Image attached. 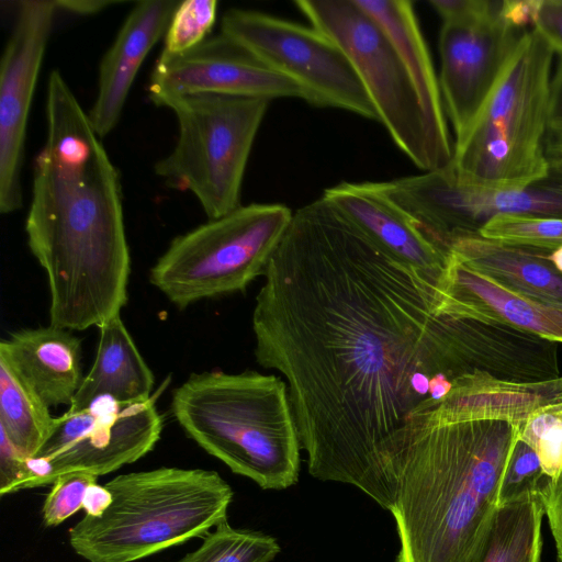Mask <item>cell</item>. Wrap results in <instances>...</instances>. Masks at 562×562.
I'll list each match as a JSON object with an SVG mask.
<instances>
[{
  "label": "cell",
  "instance_id": "obj_1",
  "mask_svg": "<svg viewBox=\"0 0 562 562\" xmlns=\"http://www.w3.org/2000/svg\"><path fill=\"white\" fill-rule=\"evenodd\" d=\"M263 278L255 357L285 378L308 473L369 495L378 446L462 375L460 318L323 195L293 212Z\"/></svg>",
  "mask_w": 562,
  "mask_h": 562
},
{
  "label": "cell",
  "instance_id": "obj_2",
  "mask_svg": "<svg viewBox=\"0 0 562 562\" xmlns=\"http://www.w3.org/2000/svg\"><path fill=\"white\" fill-rule=\"evenodd\" d=\"M25 233L47 274L50 325L83 330L120 315L131 272L120 175L58 70L47 80Z\"/></svg>",
  "mask_w": 562,
  "mask_h": 562
},
{
  "label": "cell",
  "instance_id": "obj_3",
  "mask_svg": "<svg viewBox=\"0 0 562 562\" xmlns=\"http://www.w3.org/2000/svg\"><path fill=\"white\" fill-rule=\"evenodd\" d=\"M519 427L414 411L376 448L370 498L392 513L396 562H483Z\"/></svg>",
  "mask_w": 562,
  "mask_h": 562
},
{
  "label": "cell",
  "instance_id": "obj_4",
  "mask_svg": "<svg viewBox=\"0 0 562 562\" xmlns=\"http://www.w3.org/2000/svg\"><path fill=\"white\" fill-rule=\"evenodd\" d=\"M171 412L199 447L262 490L297 482L302 447L280 376L252 370L194 372L173 390Z\"/></svg>",
  "mask_w": 562,
  "mask_h": 562
},
{
  "label": "cell",
  "instance_id": "obj_5",
  "mask_svg": "<svg viewBox=\"0 0 562 562\" xmlns=\"http://www.w3.org/2000/svg\"><path fill=\"white\" fill-rule=\"evenodd\" d=\"M104 486L112 496L102 515H85L69 544L88 562H134L227 519L233 490L215 471L161 467L121 474Z\"/></svg>",
  "mask_w": 562,
  "mask_h": 562
},
{
  "label": "cell",
  "instance_id": "obj_6",
  "mask_svg": "<svg viewBox=\"0 0 562 562\" xmlns=\"http://www.w3.org/2000/svg\"><path fill=\"white\" fill-rule=\"evenodd\" d=\"M553 55L533 29L520 36L486 102L454 142L448 169L457 181L516 189L548 175L544 140Z\"/></svg>",
  "mask_w": 562,
  "mask_h": 562
},
{
  "label": "cell",
  "instance_id": "obj_7",
  "mask_svg": "<svg viewBox=\"0 0 562 562\" xmlns=\"http://www.w3.org/2000/svg\"><path fill=\"white\" fill-rule=\"evenodd\" d=\"M270 101L226 94L171 100L178 122L172 150L155 164L167 186L191 192L209 220L239 207L247 161Z\"/></svg>",
  "mask_w": 562,
  "mask_h": 562
},
{
  "label": "cell",
  "instance_id": "obj_8",
  "mask_svg": "<svg viewBox=\"0 0 562 562\" xmlns=\"http://www.w3.org/2000/svg\"><path fill=\"white\" fill-rule=\"evenodd\" d=\"M293 212L252 203L175 237L149 271V282L179 308L244 291L265 274Z\"/></svg>",
  "mask_w": 562,
  "mask_h": 562
},
{
  "label": "cell",
  "instance_id": "obj_9",
  "mask_svg": "<svg viewBox=\"0 0 562 562\" xmlns=\"http://www.w3.org/2000/svg\"><path fill=\"white\" fill-rule=\"evenodd\" d=\"M294 4L345 52L396 146L425 172L447 168L453 151L437 140L407 68L378 23L355 0Z\"/></svg>",
  "mask_w": 562,
  "mask_h": 562
},
{
  "label": "cell",
  "instance_id": "obj_10",
  "mask_svg": "<svg viewBox=\"0 0 562 562\" xmlns=\"http://www.w3.org/2000/svg\"><path fill=\"white\" fill-rule=\"evenodd\" d=\"M374 186L447 251L456 239L477 235L498 215L562 218V160L550 162L541 180L516 189L467 186L457 181L448 167Z\"/></svg>",
  "mask_w": 562,
  "mask_h": 562
},
{
  "label": "cell",
  "instance_id": "obj_11",
  "mask_svg": "<svg viewBox=\"0 0 562 562\" xmlns=\"http://www.w3.org/2000/svg\"><path fill=\"white\" fill-rule=\"evenodd\" d=\"M221 32L300 85L311 105L342 109L380 122L345 52L312 25L234 8L223 14Z\"/></svg>",
  "mask_w": 562,
  "mask_h": 562
},
{
  "label": "cell",
  "instance_id": "obj_12",
  "mask_svg": "<svg viewBox=\"0 0 562 562\" xmlns=\"http://www.w3.org/2000/svg\"><path fill=\"white\" fill-rule=\"evenodd\" d=\"M164 423L154 400L119 403L105 408L66 411L55 417L50 436L32 458L18 491L50 485L66 473L109 474L154 449Z\"/></svg>",
  "mask_w": 562,
  "mask_h": 562
},
{
  "label": "cell",
  "instance_id": "obj_13",
  "mask_svg": "<svg viewBox=\"0 0 562 562\" xmlns=\"http://www.w3.org/2000/svg\"><path fill=\"white\" fill-rule=\"evenodd\" d=\"M55 0L18 3L0 63V212L23 205L22 167L30 110L57 12Z\"/></svg>",
  "mask_w": 562,
  "mask_h": 562
},
{
  "label": "cell",
  "instance_id": "obj_14",
  "mask_svg": "<svg viewBox=\"0 0 562 562\" xmlns=\"http://www.w3.org/2000/svg\"><path fill=\"white\" fill-rule=\"evenodd\" d=\"M499 5L494 2L485 11L442 22L438 80L456 140L473 123L526 32L509 25L499 14Z\"/></svg>",
  "mask_w": 562,
  "mask_h": 562
},
{
  "label": "cell",
  "instance_id": "obj_15",
  "mask_svg": "<svg viewBox=\"0 0 562 562\" xmlns=\"http://www.w3.org/2000/svg\"><path fill=\"white\" fill-rule=\"evenodd\" d=\"M149 100L166 106L190 94H226L267 99L294 98L307 102L304 89L279 74L243 45L220 32L180 53L161 52L147 87Z\"/></svg>",
  "mask_w": 562,
  "mask_h": 562
},
{
  "label": "cell",
  "instance_id": "obj_16",
  "mask_svg": "<svg viewBox=\"0 0 562 562\" xmlns=\"http://www.w3.org/2000/svg\"><path fill=\"white\" fill-rule=\"evenodd\" d=\"M435 291L438 314L503 324L562 344V310L514 293L450 254Z\"/></svg>",
  "mask_w": 562,
  "mask_h": 562
},
{
  "label": "cell",
  "instance_id": "obj_17",
  "mask_svg": "<svg viewBox=\"0 0 562 562\" xmlns=\"http://www.w3.org/2000/svg\"><path fill=\"white\" fill-rule=\"evenodd\" d=\"M179 2H136L103 55L99 65L95 99L88 112L100 138L109 135L117 125L136 75L151 48L165 37Z\"/></svg>",
  "mask_w": 562,
  "mask_h": 562
},
{
  "label": "cell",
  "instance_id": "obj_18",
  "mask_svg": "<svg viewBox=\"0 0 562 562\" xmlns=\"http://www.w3.org/2000/svg\"><path fill=\"white\" fill-rule=\"evenodd\" d=\"M323 196L379 247L437 285L449 252L431 243L373 182H340L326 189Z\"/></svg>",
  "mask_w": 562,
  "mask_h": 562
},
{
  "label": "cell",
  "instance_id": "obj_19",
  "mask_svg": "<svg viewBox=\"0 0 562 562\" xmlns=\"http://www.w3.org/2000/svg\"><path fill=\"white\" fill-rule=\"evenodd\" d=\"M452 383L443 398L424 406L450 422L494 419L520 427L533 413L562 404V375L518 382L475 372L461 375Z\"/></svg>",
  "mask_w": 562,
  "mask_h": 562
},
{
  "label": "cell",
  "instance_id": "obj_20",
  "mask_svg": "<svg viewBox=\"0 0 562 562\" xmlns=\"http://www.w3.org/2000/svg\"><path fill=\"white\" fill-rule=\"evenodd\" d=\"M24 379L48 407L70 405L82 380L81 341L53 326L20 329L0 342Z\"/></svg>",
  "mask_w": 562,
  "mask_h": 562
},
{
  "label": "cell",
  "instance_id": "obj_21",
  "mask_svg": "<svg viewBox=\"0 0 562 562\" xmlns=\"http://www.w3.org/2000/svg\"><path fill=\"white\" fill-rule=\"evenodd\" d=\"M449 254L514 293L562 310V274L548 251L469 235L456 239Z\"/></svg>",
  "mask_w": 562,
  "mask_h": 562
},
{
  "label": "cell",
  "instance_id": "obj_22",
  "mask_svg": "<svg viewBox=\"0 0 562 562\" xmlns=\"http://www.w3.org/2000/svg\"><path fill=\"white\" fill-rule=\"evenodd\" d=\"M92 367L69 405L79 412L106 397L119 403L150 398L155 378L127 331L121 315L102 324Z\"/></svg>",
  "mask_w": 562,
  "mask_h": 562
},
{
  "label": "cell",
  "instance_id": "obj_23",
  "mask_svg": "<svg viewBox=\"0 0 562 562\" xmlns=\"http://www.w3.org/2000/svg\"><path fill=\"white\" fill-rule=\"evenodd\" d=\"M385 33L407 68L439 144L453 151L446 112L431 57L413 8L407 0H355Z\"/></svg>",
  "mask_w": 562,
  "mask_h": 562
},
{
  "label": "cell",
  "instance_id": "obj_24",
  "mask_svg": "<svg viewBox=\"0 0 562 562\" xmlns=\"http://www.w3.org/2000/svg\"><path fill=\"white\" fill-rule=\"evenodd\" d=\"M55 417L7 353L0 351V431L26 459L46 442Z\"/></svg>",
  "mask_w": 562,
  "mask_h": 562
},
{
  "label": "cell",
  "instance_id": "obj_25",
  "mask_svg": "<svg viewBox=\"0 0 562 562\" xmlns=\"http://www.w3.org/2000/svg\"><path fill=\"white\" fill-rule=\"evenodd\" d=\"M543 517L540 493L501 505L483 562H541Z\"/></svg>",
  "mask_w": 562,
  "mask_h": 562
},
{
  "label": "cell",
  "instance_id": "obj_26",
  "mask_svg": "<svg viewBox=\"0 0 562 562\" xmlns=\"http://www.w3.org/2000/svg\"><path fill=\"white\" fill-rule=\"evenodd\" d=\"M280 550L272 536L234 528L225 519L204 536L198 549L175 562H271Z\"/></svg>",
  "mask_w": 562,
  "mask_h": 562
},
{
  "label": "cell",
  "instance_id": "obj_27",
  "mask_svg": "<svg viewBox=\"0 0 562 562\" xmlns=\"http://www.w3.org/2000/svg\"><path fill=\"white\" fill-rule=\"evenodd\" d=\"M477 235L551 252L562 246V218L498 215L487 221Z\"/></svg>",
  "mask_w": 562,
  "mask_h": 562
},
{
  "label": "cell",
  "instance_id": "obj_28",
  "mask_svg": "<svg viewBox=\"0 0 562 562\" xmlns=\"http://www.w3.org/2000/svg\"><path fill=\"white\" fill-rule=\"evenodd\" d=\"M216 0L180 1L165 34L162 52L180 54L210 36L216 21Z\"/></svg>",
  "mask_w": 562,
  "mask_h": 562
},
{
  "label": "cell",
  "instance_id": "obj_29",
  "mask_svg": "<svg viewBox=\"0 0 562 562\" xmlns=\"http://www.w3.org/2000/svg\"><path fill=\"white\" fill-rule=\"evenodd\" d=\"M519 439L538 456L547 476L562 470V404L533 413L520 427Z\"/></svg>",
  "mask_w": 562,
  "mask_h": 562
},
{
  "label": "cell",
  "instance_id": "obj_30",
  "mask_svg": "<svg viewBox=\"0 0 562 562\" xmlns=\"http://www.w3.org/2000/svg\"><path fill=\"white\" fill-rule=\"evenodd\" d=\"M549 481L537 453L518 439L502 476L498 507L530 494H541Z\"/></svg>",
  "mask_w": 562,
  "mask_h": 562
},
{
  "label": "cell",
  "instance_id": "obj_31",
  "mask_svg": "<svg viewBox=\"0 0 562 562\" xmlns=\"http://www.w3.org/2000/svg\"><path fill=\"white\" fill-rule=\"evenodd\" d=\"M95 483L98 476L88 472H70L58 476L43 504L44 525L56 527L81 509L89 487Z\"/></svg>",
  "mask_w": 562,
  "mask_h": 562
},
{
  "label": "cell",
  "instance_id": "obj_32",
  "mask_svg": "<svg viewBox=\"0 0 562 562\" xmlns=\"http://www.w3.org/2000/svg\"><path fill=\"white\" fill-rule=\"evenodd\" d=\"M544 147L549 162L562 160V56L550 83Z\"/></svg>",
  "mask_w": 562,
  "mask_h": 562
},
{
  "label": "cell",
  "instance_id": "obj_33",
  "mask_svg": "<svg viewBox=\"0 0 562 562\" xmlns=\"http://www.w3.org/2000/svg\"><path fill=\"white\" fill-rule=\"evenodd\" d=\"M532 29L562 56V0H540Z\"/></svg>",
  "mask_w": 562,
  "mask_h": 562
},
{
  "label": "cell",
  "instance_id": "obj_34",
  "mask_svg": "<svg viewBox=\"0 0 562 562\" xmlns=\"http://www.w3.org/2000/svg\"><path fill=\"white\" fill-rule=\"evenodd\" d=\"M24 458L0 431V494L18 492L26 470Z\"/></svg>",
  "mask_w": 562,
  "mask_h": 562
},
{
  "label": "cell",
  "instance_id": "obj_35",
  "mask_svg": "<svg viewBox=\"0 0 562 562\" xmlns=\"http://www.w3.org/2000/svg\"><path fill=\"white\" fill-rule=\"evenodd\" d=\"M541 495L557 559L562 562V470L554 479H550Z\"/></svg>",
  "mask_w": 562,
  "mask_h": 562
},
{
  "label": "cell",
  "instance_id": "obj_36",
  "mask_svg": "<svg viewBox=\"0 0 562 562\" xmlns=\"http://www.w3.org/2000/svg\"><path fill=\"white\" fill-rule=\"evenodd\" d=\"M539 4L540 0H506L501 2L499 14L513 27L527 31L533 27Z\"/></svg>",
  "mask_w": 562,
  "mask_h": 562
},
{
  "label": "cell",
  "instance_id": "obj_37",
  "mask_svg": "<svg viewBox=\"0 0 562 562\" xmlns=\"http://www.w3.org/2000/svg\"><path fill=\"white\" fill-rule=\"evenodd\" d=\"M495 1L488 0H431L429 4L442 22L457 20L490 9Z\"/></svg>",
  "mask_w": 562,
  "mask_h": 562
},
{
  "label": "cell",
  "instance_id": "obj_38",
  "mask_svg": "<svg viewBox=\"0 0 562 562\" xmlns=\"http://www.w3.org/2000/svg\"><path fill=\"white\" fill-rule=\"evenodd\" d=\"M55 3L57 10L77 15H91L119 2L113 0H55Z\"/></svg>",
  "mask_w": 562,
  "mask_h": 562
},
{
  "label": "cell",
  "instance_id": "obj_39",
  "mask_svg": "<svg viewBox=\"0 0 562 562\" xmlns=\"http://www.w3.org/2000/svg\"><path fill=\"white\" fill-rule=\"evenodd\" d=\"M111 502L112 496L109 490L104 485L95 483L89 487L82 508L86 515L97 517L103 514Z\"/></svg>",
  "mask_w": 562,
  "mask_h": 562
},
{
  "label": "cell",
  "instance_id": "obj_40",
  "mask_svg": "<svg viewBox=\"0 0 562 562\" xmlns=\"http://www.w3.org/2000/svg\"><path fill=\"white\" fill-rule=\"evenodd\" d=\"M548 259L553 265V267L562 274V246L552 250L548 255Z\"/></svg>",
  "mask_w": 562,
  "mask_h": 562
},
{
  "label": "cell",
  "instance_id": "obj_41",
  "mask_svg": "<svg viewBox=\"0 0 562 562\" xmlns=\"http://www.w3.org/2000/svg\"><path fill=\"white\" fill-rule=\"evenodd\" d=\"M559 161V160H558ZM553 162V161H552Z\"/></svg>",
  "mask_w": 562,
  "mask_h": 562
}]
</instances>
